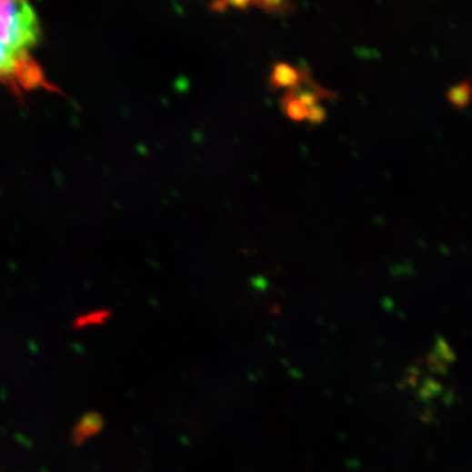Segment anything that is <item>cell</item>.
Listing matches in <instances>:
<instances>
[{"label": "cell", "instance_id": "obj_8", "mask_svg": "<svg viewBox=\"0 0 472 472\" xmlns=\"http://www.w3.org/2000/svg\"><path fill=\"white\" fill-rule=\"evenodd\" d=\"M252 5H257V7L263 8V11L268 12L270 15H276V16H282V15L289 14L293 11V5L287 2H255Z\"/></svg>", "mask_w": 472, "mask_h": 472}, {"label": "cell", "instance_id": "obj_3", "mask_svg": "<svg viewBox=\"0 0 472 472\" xmlns=\"http://www.w3.org/2000/svg\"><path fill=\"white\" fill-rule=\"evenodd\" d=\"M304 75V71H299L287 62H276L270 74V87L273 90H280V88L293 90L301 83Z\"/></svg>", "mask_w": 472, "mask_h": 472}, {"label": "cell", "instance_id": "obj_11", "mask_svg": "<svg viewBox=\"0 0 472 472\" xmlns=\"http://www.w3.org/2000/svg\"><path fill=\"white\" fill-rule=\"evenodd\" d=\"M228 3L227 2H216L213 3L212 10L214 12H225L227 10Z\"/></svg>", "mask_w": 472, "mask_h": 472}, {"label": "cell", "instance_id": "obj_2", "mask_svg": "<svg viewBox=\"0 0 472 472\" xmlns=\"http://www.w3.org/2000/svg\"><path fill=\"white\" fill-rule=\"evenodd\" d=\"M0 85L16 92L49 88L43 68L31 55H23L0 43Z\"/></svg>", "mask_w": 472, "mask_h": 472}, {"label": "cell", "instance_id": "obj_10", "mask_svg": "<svg viewBox=\"0 0 472 472\" xmlns=\"http://www.w3.org/2000/svg\"><path fill=\"white\" fill-rule=\"evenodd\" d=\"M228 7L239 8V10L247 11L251 7V2H227Z\"/></svg>", "mask_w": 472, "mask_h": 472}, {"label": "cell", "instance_id": "obj_7", "mask_svg": "<svg viewBox=\"0 0 472 472\" xmlns=\"http://www.w3.org/2000/svg\"><path fill=\"white\" fill-rule=\"evenodd\" d=\"M109 314L105 311H95V313L85 314L79 316L74 323V326L78 329L92 328V326H102L108 319Z\"/></svg>", "mask_w": 472, "mask_h": 472}, {"label": "cell", "instance_id": "obj_9", "mask_svg": "<svg viewBox=\"0 0 472 472\" xmlns=\"http://www.w3.org/2000/svg\"><path fill=\"white\" fill-rule=\"evenodd\" d=\"M326 111L325 106L320 105V104H316V105L313 106V108L308 109L307 118H306V120H307L310 124L316 125L322 124L323 121L326 120Z\"/></svg>", "mask_w": 472, "mask_h": 472}, {"label": "cell", "instance_id": "obj_1", "mask_svg": "<svg viewBox=\"0 0 472 472\" xmlns=\"http://www.w3.org/2000/svg\"><path fill=\"white\" fill-rule=\"evenodd\" d=\"M41 37L37 12L29 3L0 0V43L23 55L34 56Z\"/></svg>", "mask_w": 472, "mask_h": 472}, {"label": "cell", "instance_id": "obj_6", "mask_svg": "<svg viewBox=\"0 0 472 472\" xmlns=\"http://www.w3.org/2000/svg\"><path fill=\"white\" fill-rule=\"evenodd\" d=\"M282 103H284L285 113H286L290 120L301 123V121H305L307 118L308 109L298 99L293 97L289 92H287Z\"/></svg>", "mask_w": 472, "mask_h": 472}, {"label": "cell", "instance_id": "obj_4", "mask_svg": "<svg viewBox=\"0 0 472 472\" xmlns=\"http://www.w3.org/2000/svg\"><path fill=\"white\" fill-rule=\"evenodd\" d=\"M104 427V418L96 412H88L74 427L73 442L80 445L99 435Z\"/></svg>", "mask_w": 472, "mask_h": 472}, {"label": "cell", "instance_id": "obj_5", "mask_svg": "<svg viewBox=\"0 0 472 472\" xmlns=\"http://www.w3.org/2000/svg\"><path fill=\"white\" fill-rule=\"evenodd\" d=\"M447 99L453 104L454 108H466L471 102V85L470 80L459 83L458 85H454L447 91Z\"/></svg>", "mask_w": 472, "mask_h": 472}]
</instances>
